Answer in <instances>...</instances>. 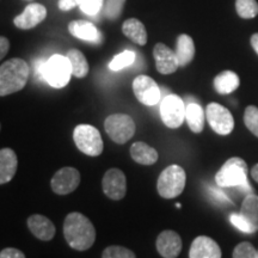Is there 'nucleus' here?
Masks as SVG:
<instances>
[{"instance_id":"obj_41","label":"nucleus","mask_w":258,"mask_h":258,"mask_svg":"<svg viewBox=\"0 0 258 258\" xmlns=\"http://www.w3.org/2000/svg\"><path fill=\"white\" fill-rule=\"evenodd\" d=\"M251 176H252V178L258 183V164H256V165L251 169Z\"/></svg>"},{"instance_id":"obj_26","label":"nucleus","mask_w":258,"mask_h":258,"mask_svg":"<svg viewBox=\"0 0 258 258\" xmlns=\"http://www.w3.org/2000/svg\"><path fill=\"white\" fill-rule=\"evenodd\" d=\"M71 66H72V74L76 78H85L89 73V62L82 51L78 49H71L67 53Z\"/></svg>"},{"instance_id":"obj_17","label":"nucleus","mask_w":258,"mask_h":258,"mask_svg":"<svg viewBox=\"0 0 258 258\" xmlns=\"http://www.w3.org/2000/svg\"><path fill=\"white\" fill-rule=\"evenodd\" d=\"M27 224L31 233L42 241L51 240L56 233L55 225L44 215L32 214L28 218Z\"/></svg>"},{"instance_id":"obj_33","label":"nucleus","mask_w":258,"mask_h":258,"mask_svg":"<svg viewBox=\"0 0 258 258\" xmlns=\"http://www.w3.org/2000/svg\"><path fill=\"white\" fill-rule=\"evenodd\" d=\"M105 0H83L80 4V10L88 16H95L101 11V9L104 6Z\"/></svg>"},{"instance_id":"obj_21","label":"nucleus","mask_w":258,"mask_h":258,"mask_svg":"<svg viewBox=\"0 0 258 258\" xmlns=\"http://www.w3.org/2000/svg\"><path fill=\"white\" fill-rule=\"evenodd\" d=\"M131 156L134 161L140 165H153L158 160V152L156 148L151 147L150 145L143 141H138L131 146Z\"/></svg>"},{"instance_id":"obj_25","label":"nucleus","mask_w":258,"mask_h":258,"mask_svg":"<svg viewBox=\"0 0 258 258\" xmlns=\"http://www.w3.org/2000/svg\"><path fill=\"white\" fill-rule=\"evenodd\" d=\"M185 120L194 133H201L205 128V110L198 103H190L185 109Z\"/></svg>"},{"instance_id":"obj_15","label":"nucleus","mask_w":258,"mask_h":258,"mask_svg":"<svg viewBox=\"0 0 258 258\" xmlns=\"http://www.w3.org/2000/svg\"><path fill=\"white\" fill-rule=\"evenodd\" d=\"M156 246L158 253L164 258H176L182 251V239L175 231L166 230L158 235Z\"/></svg>"},{"instance_id":"obj_3","label":"nucleus","mask_w":258,"mask_h":258,"mask_svg":"<svg viewBox=\"0 0 258 258\" xmlns=\"http://www.w3.org/2000/svg\"><path fill=\"white\" fill-rule=\"evenodd\" d=\"M215 182L220 188H243L245 190H251L247 188V164L239 157H232L222 165L218 173L215 175Z\"/></svg>"},{"instance_id":"obj_39","label":"nucleus","mask_w":258,"mask_h":258,"mask_svg":"<svg viewBox=\"0 0 258 258\" xmlns=\"http://www.w3.org/2000/svg\"><path fill=\"white\" fill-rule=\"evenodd\" d=\"M211 191L213 195H214L218 200H220L221 202H230V200H228L227 196H226L224 192H221L219 189H211Z\"/></svg>"},{"instance_id":"obj_11","label":"nucleus","mask_w":258,"mask_h":258,"mask_svg":"<svg viewBox=\"0 0 258 258\" xmlns=\"http://www.w3.org/2000/svg\"><path fill=\"white\" fill-rule=\"evenodd\" d=\"M102 188L106 198L110 200H122L127 192V178L120 169H109L102 180Z\"/></svg>"},{"instance_id":"obj_9","label":"nucleus","mask_w":258,"mask_h":258,"mask_svg":"<svg viewBox=\"0 0 258 258\" xmlns=\"http://www.w3.org/2000/svg\"><path fill=\"white\" fill-rule=\"evenodd\" d=\"M206 117L213 131L219 135H228L234 128V118L231 111L218 103H209L206 108Z\"/></svg>"},{"instance_id":"obj_6","label":"nucleus","mask_w":258,"mask_h":258,"mask_svg":"<svg viewBox=\"0 0 258 258\" xmlns=\"http://www.w3.org/2000/svg\"><path fill=\"white\" fill-rule=\"evenodd\" d=\"M104 129L114 143L123 145L135 134V122L129 115L112 114L105 118Z\"/></svg>"},{"instance_id":"obj_23","label":"nucleus","mask_w":258,"mask_h":258,"mask_svg":"<svg viewBox=\"0 0 258 258\" xmlns=\"http://www.w3.org/2000/svg\"><path fill=\"white\" fill-rule=\"evenodd\" d=\"M176 54L178 57L179 66H186L191 62L195 56V44L192 38L186 34H180L177 37Z\"/></svg>"},{"instance_id":"obj_43","label":"nucleus","mask_w":258,"mask_h":258,"mask_svg":"<svg viewBox=\"0 0 258 258\" xmlns=\"http://www.w3.org/2000/svg\"><path fill=\"white\" fill-rule=\"evenodd\" d=\"M28 2H31V0H28Z\"/></svg>"},{"instance_id":"obj_13","label":"nucleus","mask_w":258,"mask_h":258,"mask_svg":"<svg viewBox=\"0 0 258 258\" xmlns=\"http://www.w3.org/2000/svg\"><path fill=\"white\" fill-rule=\"evenodd\" d=\"M153 57L156 61L158 72L161 74H172L179 67V61L176 51H173L161 42L154 46Z\"/></svg>"},{"instance_id":"obj_7","label":"nucleus","mask_w":258,"mask_h":258,"mask_svg":"<svg viewBox=\"0 0 258 258\" xmlns=\"http://www.w3.org/2000/svg\"><path fill=\"white\" fill-rule=\"evenodd\" d=\"M72 74V66L67 56L60 54L50 56L47 60L44 80L55 89H62L67 85Z\"/></svg>"},{"instance_id":"obj_5","label":"nucleus","mask_w":258,"mask_h":258,"mask_svg":"<svg viewBox=\"0 0 258 258\" xmlns=\"http://www.w3.org/2000/svg\"><path fill=\"white\" fill-rule=\"evenodd\" d=\"M73 140L80 152L89 157H98L103 152V139L96 127L79 124L73 131Z\"/></svg>"},{"instance_id":"obj_29","label":"nucleus","mask_w":258,"mask_h":258,"mask_svg":"<svg viewBox=\"0 0 258 258\" xmlns=\"http://www.w3.org/2000/svg\"><path fill=\"white\" fill-rule=\"evenodd\" d=\"M125 0H105L104 15L110 21H116L121 17L123 11Z\"/></svg>"},{"instance_id":"obj_19","label":"nucleus","mask_w":258,"mask_h":258,"mask_svg":"<svg viewBox=\"0 0 258 258\" xmlns=\"http://www.w3.org/2000/svg\"><path fill=\"white\" fill-rule=\"evenodd\" d=\"M18 160L15 151L11 148L0 150V184L4 185L14 178L17 172Z\"/></svg>"},{"instance_id":"obj_28","label":"nucleus","mask_w":258,"mask_h":258,"mask_svg":"<svg viewBox=\"0 0 258 258\" xmlns=\"http://www.w3.org/2000/svg\"><path fill=\"white\" fill-rule=\"evenodd\" d=\"M134 61H135L134 51L124 50L123 53L116 55L114 59L110 61V63H109V69H110L111 71H114V72H116V71L123 70L124 67L131 66Z\"/></svg>"},{"instance_id":"obj_1","label":"nucleus","mask_w":258,"mask_h":258,"mask_svg":"<svg viewBox=\"0 0 258 258\" xmlns=\"http://www.w3.org/2000/svg\"><path fill=\"white\" fill-rule=\"evenodd\" d=\"M63 235L67 244L77 251H86L95 244L96 230L89 218L82 213H70L63 222Z\"/></svg>"},{"instance_id":"obj_35","label":"nucleus","mask_w":258,"mask_h":258,"mask_svg":"<svg viewBox=\"0 0 258 258\" xmlns=\"http://www.w3.org/2000/svg\"><path fill=\"white\" fill-rule=\"evenodd\" d=\"M46 64H47V61L43 60V59H37L34 62V64H32V67H34L35 76H36L37 79H40V80L44 79V73H46Z\"/></svg>"},{"instance_id":"obj_32","label":"nucleus","mask_w":258,"mask_h":258,"mask_svg":"<svg viewBox=\"0 0 258 258\" xmlns=\"http://www.w3.org/2000/svg\"><path fill=\"white\" fill-rule=\"evenodd\" d=\"M257 252L258 251H256L252 244L243 241L234 247L232 256L234 258H257Z\"/></svg>"},{"instance_id":"obj_12","label":"nucleus","mask_w":258,"mask_h":258,"mask_svg":"<svg viewBox=\"0 0 258 258\" xmlns=\"http://www.w3.org/2000/svg\"><path fill=\"white\" fill-rule=\"evenodd\" d=\"M133 91L137 99L145 105H154L160 99L158 84L151 77L140 74L133 82Z\"/></svg>"},{"instance_id":"obj_38","label":"nucleus","mask_w":258,"mask_h":258,"mask_svg":"<svg viewBox=\"0 0 258 258\" xmlns=\"http://www.w3.org/2000/svg\"><path fill=\"white\" fill-rule=\"evenodd\" d=\"M10 48V42L6 37H0V59H4L6 54H8Z\"/></svg>"},{"instance_id":"obj_36","label":"nucleus","mask_w":258,"mask_h":258,"mask_svg":"<svg viewBox=\"0 0 258 258\" xmlns=\"http://www.w3.org/2000/svg\"><path fill=\"white\" fill-rule=\"evenodd\" d=\"M2 258H24L25 254L21 250L15 249V247H6L0 252Z\"/></svg>"},{"instance_id":"obj_34","label":"nucleus","mask_w":258,"mask_h":258,"mask_svg":"<svg viewBox=\"0 0 258 258\" xmlns=\"http://www.w3.org/2000/svg\"><path fill=\"white\" fill-rule=\"evenodd\" d=\"M230 220L232 222V225L234 226V227H237L238 230L244 232V233H252V231H251V227L249 226V224H247L246 220L241 217L240 213L239 214H232Z\"/></svg>"},{"instance_id":"obj_2","label":"nucleus","mask_w":258,"mask_h":258,"mask_svg":"<svg viewBox=\"0 0 258 258\" xmlns=\"http://www.w3.org/2000/svg\"><path fill=\"white\" fill-rule=\"evenodd\" d=\"M29 73L30 69L23 59L14 57L3 62L0 67V96L12 95L24 89Z\"/></svg>"},{"instance_id":"obj_22","label":"nucleus","mask_w":258,"mask_h":258,"mask_svg":"<svg viewBox=\"0 0 258 258\" xmlns=\"http://www.w3.org/2000/svg\"><path fill=\"white\" fill-rule=\"evenodd\" d=\"M240 215L246 220L252 233L258 231V196L250 194L244 199L240 208Z\"/></svg>"},{"instance_id":"obj_42","label":"nucleus","mask_w":258,"mask_h":258,"mask_svg":"<svg viewBox=\"0 0 258 258\" xmlns=\"http://www.w3.org/2000/svg\"><path fill=\"white\" fill-rule=\"evenodd\" d=\"M257 258H258V252H257Z\"/></svg>"},{"instance_id":"obj_18","label":"nucleus","mask_w":258,"mask_h":258,"mask_svg":"<svg viewBox=\"0 0 258 258\" xmlns=\"http://www.w3.org/2000/svg\"><path fill=\"white\" fill-rule=\"evenodd\" d=\"M69 31L72 36L86 42L99 43L102 40L101 32L95 25L88 21H73L69 24Z\"/></svg>"},{"instance_id":"obj_31","label":"nucleus","mask_w":258,"mask_h":258,"mask_svg":"<svg viewBox=\"0 0 258 258\" xmlns=\"http://www.w3.org/2000/svg\"><path fill=\"white\" fill-rule=\"evenodd\" d=\"M103 258H135V253L132 250L120 245H111L104 249L102 253Z\"/></svg>"},{"instance_id":"obj_40","label":"nucleus","mask_w":258,"mask_h":258,"mask_svg":"<svg viewBox=\"0 0 258 258\" xmlns=\"http://www.w3.org/2000/svg\"><path fill=\"white\" fill-rule=\"evenodd\" d=\"M250 42H251V46L253 48V50L258 54V32H256V34H253L252 36H251Z\"/></svg>"},{"instance_id":"obj_16","label":"nucleus","mask_w":258,"mask_h":258,"mask_svg":"<svg viewBox=\"0 0 258 258\" xmlns=\"http://www.w3.org/2000/svg\"><path fill=\"white\" fill-rule=\"evenodd\" d=\"M221 256L222 253L219 244L206 235L196 237L189 250L190 258H220Z\"/></svg>"},{"instance_id":"obj_14","label":"nucleus","mask_w":258,"mask_h":258,"mask_svg":"<svg viewBox=\"0 0 258 258\" xmlns=\"http://www.w3.org/2000/svg\"><path fill=\"white\" fill-rule=\"evenodd\" d=\"M47 17V9L43 5L32 3L29 4L21 15L14 19V24L22 30H29L37 27Z\"/></svg>"},{"instance_id":"obj_20","label":"nucleus","mask_w":258,"mask_h":258,"mask_svg":"<svg viewBox=\"0 0 258 258\" xmlns=\"http://www.w3.org/2000/svg\"><path fill=\"white\" fill-rule=\"evenodd\" d=\"M122 32L125 37L139 46H145L147 43V31L143 22L137 18H129L122 24Z\"/></svg>"},{"instance_id":"obj_37","label":"nucleus","mask_w":258,"mask_h":258,"mask_svg":"<svg viewBox=\"0 0 258 258\" xmlns=\"http://www.w3.org/2000/svg\"><path fill=\"white\" fill-rule=\"evenodd\" d=\"M83 0H59V9L61 11H70L76 8V6H80Z\"/></svg>"},{"instance_id":"obj_10","label":"nucleus","mask_w":258,"mask_h":258,"mask_svg":"<svg viewBox=\"0 0 258 258\" xmlns=\"http://www.w3.org/2000/svg\"><path fill=\"white\" fill-rule=\"evenodd\" d=\"M80 172L72 166H64L50 180L51 190L57 195L64 196L73 192L80 184Z\"/></svg>"},{"instance_id":"obj_30","label":"nucleus","mask_w":258,"mask_h":258,"mask_svg":"<svg viewBox=\"0 0 258 258\" xmlns=\"http://www.w3.org/2000/svg\"><path fill=\"white\" fill-rule=\"evenodd\" d=\"M244 123L254 137L258 138V108L250 105L245 109Z\"/></svg>"},{"instance_id":"obj_27","label":"nucleus","mask_w":258,"mask_h":258,"mask_svg":"<svg viewBox=\"0 0 258 258\" xmlns=\"http://www.w3.org/2000/svg\"><path fill=\"white\" fill-rule=\"evenodd\" d=\"M235 10L240 18H254L258 15V3L256 0H235Z\"/></svg>"},{"instance_id":"obj_24","label":"nucleus","mask_w":258,"mask_h":258,"mask_svg":"<svg viewBox=\"0 0 258 258\" xmlns=\"http://www.w3.org/2000/svg\"><path fill=\"white\" fill-rule=\"evenodd\" d=\"M239 77L232 71H222L214 78V89L220 95H228L239 86Z\"/></svg>"},{"instance_id":"obj_8","label":"nucleus","mask_w":258,"mask_h":258,"mask_svg":"<svg viewBox=\"0 0 258 258\" xmlns=\"http://www.w3.org/2000/svg\"><path fill=\"white\" fill-rule=\"evenodd\" d=\"M185 109L184 102L179 96H166L160 105V116L164 124L171 129L180 127L185 120Z\"/></svg>"},{"instance_id":"obj_4","label":"nucleus","mask_w":258,"mask_h":258,"mask_svg":"<svg viewBox=\"0 0 258 258\" xmlns=\"http://www.w3.org/2000/svg\"><path fill=\"white\" fill-rule=\"evenodd\" d=\"M186 175L179 165L167 166L157 180V191L163 199H175L185 188Z\"/></svg>"}]
</instances>
